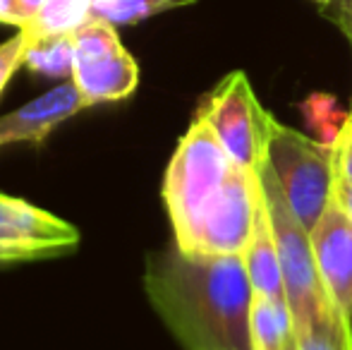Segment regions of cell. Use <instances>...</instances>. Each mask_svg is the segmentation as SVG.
Instances as JSON below:
<instances>
[{
  "mask_svg": "<svg viewBox=\"0 0 352 350\" xmlns=\"http://www.w3.org/2000/svg\"><path fill=\"white\" fill-rule=\"evenodd\" d=\"M161 195L177 250L242 257L261 201L259 175L232 161L204 118L195 116L177 142Z\"/></svg>",
  "mask_w": 352,
  "mask_h": 350,
  "instance_id": "cell-1",
  "label": "cell"
},
{
  "mask_svg": "<svg viewBox=\"0 0 352 350\" xmlns=\"http://www.w3.org/2000/svg\"><path fill=\"white\" fill-rule=\"evenodd\" d=\"M144 290L182 350H252L254 288L242 257L166 248L144 264Z\"/></svg>",
  "mask_w": 352,
  "mask_h": 350,
  "instance_id": "cell-2",
  "label": "cell"
},
{
  "mask_svg": "<svg viewBox=\"0 0 352 350\" xmlns=\"http://www.w3.org/2000/svg\"><path fill=\"white\" fill-rule=\"evenodd\" d=\"M259 185L264 195V204L269 211L271 228H274L276 248H278L283 288H285L287 307L295 319V327L300 333H307L311 329L329 324L338 319L340 314L333 309L321 283L319 269H316L314 250H311L309 230L300 223L292 206L287 204L278 177L274 175L269 164H264L259 171Z\"/></svg>",
  "mask_w": 352,
  "mask_h": 350,
  "instance_id": "cell-3",
  "label": "cell"
},
{
  "mask_svg": "<svg viewBox=\"0 0 352 350\" xmlns=\"http://www.w3.org/2000/svg\"><path fill=\"white\" fill-rule=\"evenodd\" d=\"M266 164L278 177L283 195L300 223L311 230L333 197L336 173L331 151L321 149L309 137L285 127L274 118L266 146Z\"/></svg>",
  "mask_w": 352,
  "mask_h": 350,
  "instance_id": "cell-4",
  "label": "cell"
},
{
  "mask_svg": "<svg viewBox=\"0 0 352 350\" xmlns=\"http://www.w3.org/2000/svg\"><path fill=\"white\" fill-rule=\"evenodd\" d=\"M197 116L204 118L235 164L256 173L266 164L274 116L256 98L245 72L226 75L204 98Z\"/></svg>",
  "mask_w": 352,
  "mask_h": 350,
  "instance_id": "cell-5",
  "label": "cell"
},
{
  "mask_svg": "<svg viewBox=\"0 0 352 350\" xmlns=\"http://www.w3.org/2000/svg\"><path fill=\"white\" fill-rule=\"evenodd\" d=\"M74 36V67L70 80L89 106L127 98L140 85V67L122 46L116 27L103 19L84 22Z\"/></svg>",
  "mask_w": 352,
  "mask_h": 350,
  "instance_id": "cell-6",
  "label": "cell"
},
{
  "mask_svg": "<svg viewBox=\"0 0 352 350\" xmlns=\"http://www.w3.org/2000/svg\"><path fill=\"white\" fill-rule=\"evenodd\" d=\"M77 245L79 230L72 223L0 192V264L60 257Z\"/></svg>",
  "mask_w": 352,
  "mask_h": 350,
  "instance_id": "cell-7",
  "label": "cell"
},
{
  "mask_svg": "<svg viewBox=\"0 0 352 350\" xmlns=\"http://www.w3.org/2000/svg\"><path fill=\"white\" fill-rule=\"evenodd\" d=\"M309 240L331 305L340 317L352 322V216L336 195L309 230Z\"/></svg>",
  "mask_w": 352,
  "mask_h": 350,
  "instance_id": "cell-8",
  "label": "cell"
},
{
  "mask_svg": "<svg viewBox=\"0 0 352 350\" xmlns=\"http://www.w3.org/2000/svg\"><path fill=\"white\" fill-rule=\"evenodd\" d=\"M84 108H89V101L79 91V87L72 80L63 82L34 101L0 116V146L22 144V142L41 144L53 130H58L63 122Z\"/></svg>",
  "mask_w": 352,
  "mask_h": 350,
  "instance_id": "cell-9",
  "label": "cell"
},
{
  "mask_svg": "<svg viewBox=\"0 0 352 350\" xmlns=\"http://www.w3.org/2000/svg\"><path fill=\"white\" fill-rule=\"evenodd\" d=\"M242 262H245L247 276H250L252 288H254L256 295L285 300L278 248H276L274 228H271L269 211H266V204H264V195H261V201H259V211H256V221H254L250 245H247V250L242 252Z\"/></svg>",
  "mask_w": 352,
  "mask_h": 350,
  "instance_id": "cell-10",
  "label": "cell"
},
{
  "mask_svg": "<svg viewBox=\"0 0 352 350\" xmlns=\"http://www.w3.org/2000/svg\"><path fill=\"white\" fill-rule=\"evenodd\" d=\"M252 350H300V331L285 300L254 293Z\"/></svg>",
  "mask_w": 352,
  "mask_h": 350,
  "instance_id": "cell-11",
  "label": "cell"
},
{
  "mask_svg": "<svg viewBox=\"0 0 352 350\" xmlns=\"http://www.w3.org/2000/svg\"><path fill=\"white\" fill-rule=\"evenodd\" d=\"M24 65L32 72L46 77H72L74 36L72 34H51V36H32L29 34Z\"/></svg>",
  "mask_w": 352,
  "mask_h": 350,
  "instance_id": "cell-12",
  "label": "cell"
},
{
  "mask_svg": "<svg viewBox=\"0 0 352 350\" xmlns=\"http://www.w3.org/2000/svg\"><path fill=\"white\" fill-rule=\"evenodd\" d=\"M195 3L197 0H94L91 19H103L113 27H122Z\"/></svg>",
  "mask_w": 352,
  "mask_h": 350,
  "instance_id": "cell-13",
  "label": "cell"
},
{
  "mask_svg": "<svg viewBox=\"0 0 352 350\" xmlns=\"http://www.w3.org/2000/svg\"><path fill=\"white\" fill-rule=\"evenodd\" d=\"M94 0H46L38 17L27 27L32 36H51V34H72L91 19Z\"/></svg>",
  "mask_w": 352,
  "mask_h": 350,
  "instance_id": "cell-14",
  "label": "cell"
},
{
  "mask_svg": "<svg viewBox=\"0 0 352 350\" xmlns=\"http://www.w3.org/2000/svg\"><path fill=\"white\" fill-rule=\"evenodd\" d=\"M300 350H352V322L338 317L311 331L300 333Z\"/></svg>",
  "mask_w": 352,
  "mask_h": 350,
  "instance_id": "cell-15",
  "label": "cell"
},
{
  "mask_svg": "<svg viewBox=\"0 0 352 350\" xmlns=\"http://www.w3.org/2000/svg\"><path fill=\"white\" fill-rule=\"evenodd\" d=\"M29 48V32L19 29L12 39H8L5 43H0V94L8 87L10 77L24 65V56Z\"/></svg>",
  "mask_w": 352,
  "mask_h": 350,
  "instance_id": "cell-16",
  "label": "cell"
},
{
  "mask_svg": "<svg viewBox=\"0 0 352 350\" xmlns=\"http://www.w3.org/2000/svg\"><path fill=\"white\" fill-rule=\"evenodd\" d=\"M331 164H333L336 180H350L352 182V111L345 118L343 127L338 130L336 140L329 146Z\"/></svg>",
  "mask_w": 352,
  "mask_h": 350,
  "instance_id": "cell-17",
  "label": "cell"
},
{
  "mask_svg": "<svg viewBox=\"0 0 352 350\" xmlns=\"http://www.w3.org/2000/svg\"><path fill=\"white\" fill-rule=\"evenodd\" d=\"M321 17L329 19L343 32L352 51V0H331V3L321 5Z\"/></svg>",
  "mask_w": 352,
  "mask_h": 350,
  "instance_id": "cell-18",
  "label": "cell"
},
{
  "mask_svg": "<svg viewBox=\"0 0 352 350\" xmlns=\"http://www.w3.org/2000/svg\"><path fill=\"white\" fill-rule=\"evenodd\" d=\"M46 5V0H17V17H19V29H27L34 19L38 17L41 8Z\"/></svg>",
  "mask_w": 352,
  "mask_h": 350,
  "instance_id": "cell-19",
  "label": "cell"
},
{
  "mask_svg": "<svg viewBox=\"0 0 352 350\" xmlns=\"http://www.w3.org/2000/svg\"><path fill=\"white\" fill-rule=\"evenodd\" d=\"M333 195H336V199L343 204V209L352 216V182L350 180H336Z\"/></svg>",
  "mask_w": 352,
  "mask_h": 350,
  "instance_id": "cell-20",
  "label": "cell"
},
{
  "mask_svg": "<svg viewBox=\"0 0 352 350\" xmlns=\"http://www.w3.org/2000/svg\"><path fill=\"white\" fill-rule=\"evenodd\" d=\"M0 24H10V27L19 29L17 0H0Z\"/></svg>",
  "mask_w": 352,
  "mask_h": 350,
  "instance_id": "cell-21",
  "label": "cell"
},
{
  "mask_svg": "<svg viewBox=\"0 0 352 350\" xmlns=\"http://www.w3.org/2000/svg\"><path fill=\"white\" fill-rule=\"evenodd\" d=\"M316 3H319V5H326V3H331V0H316Z\"/></svg>",
  "mask_w": 352,
  "mask_h": 350,
  "instance_id": "cell-22",
  "label": "cell"
}]
</instances>
